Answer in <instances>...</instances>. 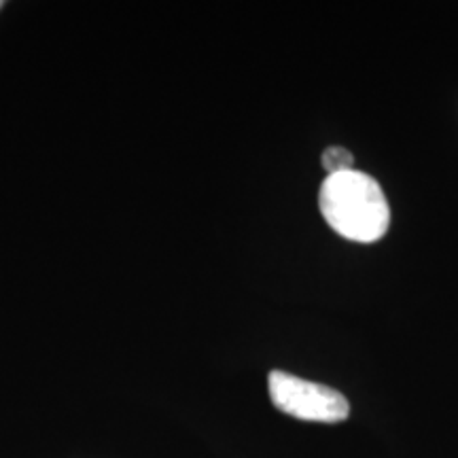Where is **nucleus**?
<instances>
[{"instance_id": "obj_1", "label": "nucleus", "mask_w": 458, "mask_h": 458, "mask_svg": "<svg viewBox=\"0 0 458 458\" xmlns=\"http://www.w3.org/2000/svg\"><path fill=\"white\" fill-rule=\"evenodd\" d=\"M318 208L337 236L352 242H377L391 225V206L380 182L359 170L327 176L318 191Z\"/></svg>"}, {"instance_id": "obj_2", "label": "nucleus", "mask_w": 458, "mask_h": 458, "mask_svg": "<svg viewBox=\"0 0 458 458\" xmlns=\"http://www.w3.org/2000/svg\"><path fill=\"white\" fill-rule=\"evenodd\" d=\"M267 391L276 408L286 416L308 422H335L346 420L351 414L348 399L335 388H329L318 382L303 380L286 371L274 369L267 376Z\"/></svg>"}, {"instance_id": "obj_3", "label": "nucleus", "mask_w": 458, "mask_h": 458, "mask_svg": "<svg viewBox=\"0 0 458 458\" xmlns=\"http://www.w3.org/2000/svg\"><path fill=\"white\" fill-rule=\"evenodd\" d=\"M320 162H323V168L327 170V176L340 174V172L354 170L352 153L348 151V148H344V147H329V148H325V153H323V157H320Z\"/></svg>"}, {"instance_id": "obj_4", "label": "nucleus", "mask_w": 458, "mask_h": 458, "mask_svg": "<svg viewBox=\"0 0 458 458\" xmlns=\"http://www.w3.org/2000/svg\"><path fill=\"white\" fill-rule=\"evenodd\" d=\"M4 7V3H3V0H0V9H3Z\"/></svg>"}]
</instances>
